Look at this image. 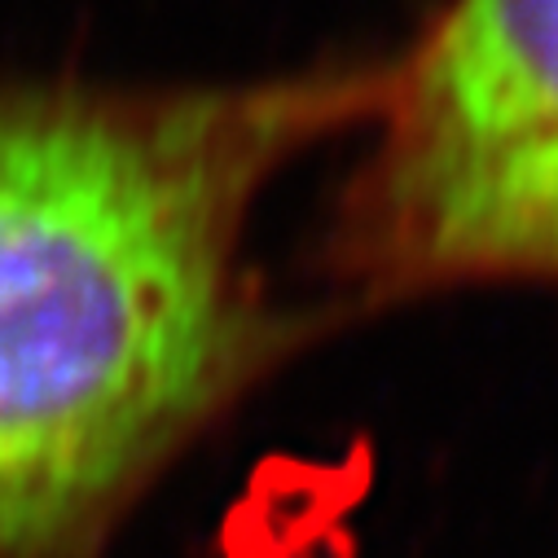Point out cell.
<instances>
[{
	"mask_svg": "<svg viewBox=\"0 0 558 558\" xmlns=\"http://www.w3.org/2000/svg\"><path fill=\"white\" fill-rule=\"evenodd\" d=\"M374 110L348 211L374 287L558 277V0H449Z\"/></svg>",
	"mask_w": 558,
	"mask_h": 558,
	"instance_id": "7a4b0ae2",
	"label": "cell"
},
{
	"mask_svg": "<svg viewBox=\"0 0 558 558\" xmlns=\"http://www.w3.org/2000/svg\"><path fill=\"white\" fill-rule=\"evenodd\" d=\"M383 80L0 84V558H106L282 343L255 198Z\"/></svg>",
	"mask_w": 558,
	"mask_h": 558,
	"instance_id": "6da1fadb",
	"label": "cell"
}]
</instances>
